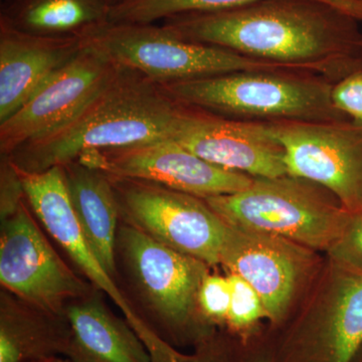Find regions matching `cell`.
<instances>
[{
	"label": "cell",
	"instance_id": "6da1fadb",
	"mask_svg": "<svg viewBox=\"0 0 362 362\" xmlns=\"http://www.w3.org/2000/svg\"><path fill=\"white\" fill-rule=\"evenodd\" d=\"M361 23L319 0H259L180 14L161 25L180 39L295 66L337 84L362 70Z\"/></svg>",
	"mask_w": 362,
	"mask_h": 362
},
{
	"label": "cell",
	"instance_id": "7a4b0ae2",
	"mask_svg": "<svg viewBox=\"0 0 362 362\" xmlns=\"http://www.w3.org/2000/svg\"><path fill=\"white\" fill-rule=\"evenodd\" d=\"M183 103L141 74L118 68L76 113L58 127L8 156L26 173H42L76 161L88 149L121 148L168 139Z\"/></svg>",
	"mask_w": 362,
	"mask_h": 362
},
{
	"label": "cell",
	"instance_id": "3957f363",
	"mask_svg": "<svg viewBox=\"0 0 362 362\" xmlns=\"http://www.w3.org/2000/svg\"><path fill=\"white\" fill-rule=\"evenodd\" d=\"M335 83L308 71H243L160 85L181 103L247 122L347 120L331 98Z\"/></svg>",
	"mask_w": 362,
	"mask_h": 362
},
{
	"label": "cell",
	"instance_id": "277c9868",
	"mask_svg": "<svg viewBox=\"0 0 362 362\" xmlns=\"http://www.w3.org/2000/svg\"><path fill=\"white\" fill-rule=\"evenodd\" d=\"M76 35L81 45L113 65L141 74L159 85L243 71H307L180 39L154 23L101 21Z\"/></svg>",
	"mask_w": 362,
	"mask_h": 362
},
{
	"label": "cell",
	"instance_id": "5b68a950",
	"mask_svg": "<svg viewBox=\"0 0 362 362\" xmlns=\"http://www.w3.org/2000/svg\"><path fill=\"white\" fill-rule=\"evenodd\" d=\"M204 201L228 225L283 238L312 251L327 252L352 214L326 188L289 175L254 178L240 192Z\"/></svg>",
	"mask_w": 362,
	"mask_h": 362
},
{
	"label": "cell",
	"instance_id": "8992f818",
	"mask_svg": "<svg viewBox=\"0 0 362 362\" xmlns=\"http://www.w3.org/2000/svg\"><path fill=\"white\" fill-rule=\"evenodd\" d=\"M109 177L127 223L209 266L220 264L228 226L204 199L150 181Z\"/></svg>",
	"mask_w": 362,
	"mask_h": 362
},
{
	"label": "cell",
	"instance_id": "52a82bcc",
	"mask_svg": "<svg viewBox=\"0 0 362 362\" xmlns=\"http://www.w3.org/2000/svg\"><path fill=\"white\" fill-rule=\"evenodd\" d=\"M361 345L362 271L331 262L310 308L272 347V362H350Z\"/></svg>",
	"mask_w": 362,
	"mask_h": 362
},
{
	"label": "cell",
	"instance_id": "ba28073f",
	"mask_svg": "<svg viewBox=\"0 0 362 362\" xmlns=\"http://www.w3.org/2000/svg\"><path fill=\"white\" fill-rule=\"evenodd\" d=\"M118 240L136 282L165 329L164 340L168 335L173 346V343L204 337L194 313L209 266L157 242L129 223L121 226Z\"/></svg>",
	"mask_w": 362,
	"mask_h": 362
},
{
	"label": "cell",
	"instance_id": "9c48e42d",
	"mask_svg": "<svg viewBox=\"0 0 362 362\" xmlns=\"http://www.w3.org/2000/svg\"><path fill=\"white\" fill-rule=\"evenodd\" d=\"M284 150L287 173L321 185L349 213L362 211V124L266 122Z\"/></svg>",
	"mask_w": 362,
	"mask_h": 362
},
{
	"label": "cell",
	"instance_id": "30bf717a",
	"mask_svg": "<svg viewBox=\"0 0 362 362\" xmlns=\"http://www.w3.org/2000/svg\"><path fill=\"white\" fill-rule=\"evenodd\" d=\"M16 169L26 199L47 232L70 255L88 279L110 296L112 301L120 308L126 321L148 349L152 362L187 361V356L164 341L151 329L148 323L138 315L122 293L119 291L113 276L93 252L74 213L63 168L54 166L42 173H26Z\"/></svg>",
	"mask_w": 362,
	"mask_h": 362
},
{
	"label": "cell",
	"instance_id": "8fae6325",
	"mask_svg": "<svg viewBox=\"0 0 362 362\" xmlns=\"http://www.w3.org/2000/svg\"><path fill=\"white\" fill-rule=\"evenodd\" d=\"M0 281L26 303L52 316L63 315L66 302L88 290L52 249L23 202L2 218Z\"/></svg>",
	"mask_w": 362,
	"mask_h": 362
},
{
	"label": "cell",
	"instance_id": "7c38bea8",
	"mask_svg": "<svg viewBox=\"0 0 362 362\" xmlns=\"http://www.w3.org/2000/svg\"><path fill=\"white\" fill-rule=\"evenodd\" d=\"M77 161L112 177L150 181L204 199L240 192L254 180L209 163L170 138L121 148L88 149Z\"/></svg>",
	"mask_w": 362,
	"mask_h": 362
},
{
	"label": "cell",
	"instance_id": "4fadbf2b",
	"mask_svg": "<svg viewBox=\"0 0 362 362\" xmlns=\"http://www.w3.org/2000/svg\"><path fill=\"white\" fill-rule=\"evenodd\" d=\"M226 226L221 265L258 292L267 318L278 325L313 268L314 251L276 235Z\"/></svg>",
	"mask_w": 362,
	"mask_h": 362
},
{
	"label": "cell",
	"instance_id": "5bb4252c",
	"mask_svg": "<svg viewBox=\"0 0 362 362\" xmlns=\"http://www.w3.org/2000/svg\"><path fill=\"white\" fill-rule=\"evenodd\" d=\"M170 139L209 163L251 177L288 175L284 150L267 123L237 120L185 104Z\"/></svg>",
	"mask_w": 362,
	"mask_h": 362
},
{
	"label": "cell",
	"instance_id": "9a60e30c",
	"mask_svg": "<svg viewBox=\"0 0 362 362\" xmlns=\"http://www.w3.org/2000/svg\"><path fill=\"white\" fill-rule=\"evenodd\" d=\"M118 68L94 49L80 44V51L74 58L18 111L0 122L2 156H11L21 145L68 120L108 82Z\"/></svg>",
	"mask_w": 362,
	"mask_h": 362
},
{
	"label": "cell",
	"instance_id": "2e32d148",
	"mask_svg": "<svg viewBox=\"0 0 362 362\" xmlns=\"http://www.w3.org/2000/svg\"><path fill=\"white\" fill-rule=\"evenodd\" d=\"M80 51L77 35H44L0 23V122Z\"/></svg>",
	"mask_w": 362,
	"mask_h": 362
},
{
	"label": "cell",
	"instance_id": "e0dca14e",
	"mask_svg": "<svg viewBox=\"0 0 362 362\" xmlns=\"http://www.w3.org/2000/svg\"><path fill=\"white\" fill-rule=\"evenodd\" d=\"M65 317L71 329L69 362H152L148 349L130 324L99 300L71 305Z\"/></svg>",
	"mask_w": 362,
	"mask_h": 362
},
{
	"label": "cell",
	"instance_id": "ac0fdd59",
	"mask_svg": "<svg viewBox=\"0 0 362 362\" xmlns=\"http://www.w3.org/2000/svg\"><path fill=\"white\" fill-rule=\"evenodd\" d=\"M62 168L81 230L102 265L114 277L117 223L120 211L111 178L78 161Z\"/></svg>",
	"mask_w": 362,
	"mask_h": 362
},
{
	"label": "cell",
	"instance_id": "d6986e66",
	"mask_svg": "<svg viewBox=\"0 0 362 362\" xmlns=\"http://www.w3.org/2000/svg\"><path fill=\"white\" fill-rule=\"evenodd\" d=\"M71 341L68 321L33 308H20L2 298L0 362H47L66 356Z\"/></svg>",
	"mask_w": 362,
	"mask_h": 362
},
{
	"label": "cell",
	"instance_id": "ffe728a7",
	"mask_svg": "<svg viewBox=\"0 0 362 362\" xmlns=\"http://www.w3.org/2000/svg\"><path fill=\"white\" fill-rule=\"evenodd\" d=\"M106 11L101 0H13L1 23L35 35H76L105 21Z\"/></svg>",
	"mask_w": 362,
	"mask_h": 362
},
{
	"label": "cell",
	"instance_id": "44dd1931",
	"mask_svg": "<svg viewBox=\"0 0 362 362\" xmlns=\"http://www.w3.org/2000/svg\"><path fill=\"white\" fill-rule=\"evenodd\" d=\"M259 0H116L107 7L112 23H154L173 16L235 8ZM341 9L362 23V0H319Z\"/></svg>",
	"mask_w": 362,
	"mask_h": 362
},
{
	"label": "cell",
	"instance_id": "7402d4cb",
	"mask_svg": "<svg viewBox=\"0 0 362 362\" xmlns=\"http://www.w3.org/2000/svg\"><path fill=\"white\" fill-rule=\"evenodd\" d=\"M232 299L226 323L238 334L246 337L261 319L267 318L265 306L258 292L240 276L228 274Z\"/></svg>",
	"mask_w": 362,
	"mask_h": 362
},
{
	"label": "cell",
	"instance_id": "603a6c76",
	"mask_svg": "<svg viewBox=\"0 0 362 362\" xmlns=\"http://www.w3.org/2000/svg\"><path fill=\"white\" fill-rule=\"evenodd\" d=\"M232 299V287L228 276L207 274L199 288V303L202 313L213 322L226 323Z\"/></svg>",
	"mask_w": 362,
	"mask_h": 362
},
{
	"label": "cell",
	"instance_id": "cb8c5ba5",
	"mask_svg": "<svg viewBox=\"0 0 362 362\" xmlns=\"http://www.w3.org/2000/svg\"><path fill=\"white\" fill-rule=\"evenodd\" d=\"M327 252L332 263L362 271V211L351 214L346 228Z\"/></svg>",
	"mask_w": 362,
	"mask_h": 362
},
{
	"label": "cell",
	"instance_id": "d4e9b609",
	"mask_svg": "<svg viewBox=\"0 0 362 362\" xmlns=\"http://www.w3.org/2000/svg\"><path fill=\"white\" fill-rule=\"evenodd\" d=\"M331 98L337 110L354 122L362 124V70L333 86Z\"/></svg>",
	"mask_w": 362,
	"mask_h": 362
},
{
	"label": "cell",
	"instance_id": "484cf974",
	"mask_svg": "<svg viewBox=\"0 0 362 362\" xmlns=\"http://www.w3.org/2000/svg\"><path fill=\"white\" fill-rule=\"evenodd\" d=\"M23 185L18 171L8 156H4L1 165V218L13 214L23 202Z\"/></svg>",
	"mask_w": 362,
	"mask_h": 362
},
{
	"label": "cell",
	"instance_id": "4316f807",
	"mask_svg": "<svg viewBox=\"0 0 362 362\" xmlns=\"http://www.w3.org/2000/svg\"><path fill=\"white\" fill-rule=\"evenodd\" d=\"M199 362H221L220 358L216 354H211L209 349L202 351L199 356ZM242 362H272V354L270 349L259 350L252 352V356L243 359Z\"/></svg>",
	"mask_w": 362,
	"mask_h": 362
},
{
	"label": "cell",
	"instance_id": "83f0119b",
	"mask_svg": "<svg viewBox=\"0 0 362 362\" xmlns=\"http://www.w3.org/2000/svg\"><path fill=\"white\" fill-rule=\"evenodd\" d=\"M350 362H362V345L361 349H358V351L356 352V356H354L352 361Z\"/></svg>",
	"mask_w": 362,
	"mask_h": 362
},
{
	"label": "cell",
	"instance_id": "f1b7e54d",
	"mask_svg": "<svg viewBox=\"0 0 362 362\" xmlns=\"http://www.w3.org/2000/svg\"><path fill=\"white\" fill-rule=\"evenodd\" d=\"M102 2L108 7L109 6H111L112 4H114V2L116 1V0H101Z\"/></svg>",
	"mask_w": 362,
	"mask_h": 362
},
{
	"label": "cell",
	"instance_id": "f546056e",
	"mask_svg": "<svg viewBox=\"0 0 362 362\" xmlns=\"http://www.w3.org/2000/svg\"><path fill=\"white\" fill-rule=\"evenodd\" d=\"M52 362H69V361H63V359L54 358V359H52Z\"/></svg>",
	"mask_w": 362,
	"mask_h": 362
},
{
	"label": "cell",
	"instance_id": "4dcf8cb0",
	"mask_svg": "<svg viewBox=\"0 0 362 362\" xmlns=\"http://www.w3.org/2000/svg\"><path fill=\"white\" fill-rule=\"evenodd\" d=\"M47 362H52V361H47Z\"/></svg>",
	"mask_w": 362,
	"mask_h": 362
}]
</instances>
